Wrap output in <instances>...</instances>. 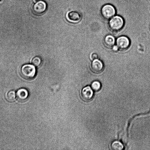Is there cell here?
<instances>
[{
	"instance_id": "6da1fadb",
	"label": "cell",
	"mask_w": 150,
	"mask_h": 150,
	"mask_svg": "<svg viewBox=\"0 0 150 150\" xmlns=\"http://www.w3.org/2000/svg\"><path fill=\"white\" fill-rule=\"evenodd\" d=\"M124 24L123 19L121 16L117 15L110 19L109 25L111 31L117 32L123 28Z\"/></svg>"
},
{
	"instance_id": "7a4b0ae2",
	"label": "cell",
	"mask_w": 150,
	"mask_h": 150,
	"mask_svg": "<svg viewBox=\"0 0 150 150\" xmlns=\"http://www.w3.org/2000/svg\"><path fill=\"white\" fill-rule=\"evenodd\" d=\"M20 73L21 76L24 79H31L36 75V68L34 65L30 64H25L21 67Z\"/></svg>"
},
{
	"instance_id": "3957f363",
	"label": "cell",
	"mask_w": 150,
	"mask_h": 150,
	"mask_svg": "<svg viewBox=\"0 0 150 150\" xmlns=\"http://www.w3.org/2000/svg\"><path fill=\"white\" fill-rule=\"evenodd\" d=\"M116 13L115 8L112 5L106 4L102 8L101 14L102 17L105 19H110L114 16Z\"/></svg>"
},
{
	"instance_id": "277c9868",
	"label": "cell",
	"mask_w": 150,
	"mask_h": 150,
	"mask_svg": "<svg viewBox=\"0 0 150 150\" xmlns=\"http://www.w3.org/2000/svg\"><path fill=\"white\" fill-rule=\"evenodd\" d=\"M130 41L127 37L123 36L118 37L116 40V44L118 49L121 50H125L129 47Z\"/></svg>"
},
{
	"instance_id": "5b68a950",
	"label": "cell",
	"mask_w": 150,
	"mask_h": 150,
	"mask_svg": "<svg viewBox=\"0 0 150 150\" xmlns=\"http://www.w3.org/2000/svg\"><path fill=\"white\" fill-rule=\"evenodd\" d=\"M46 4L44 2L40 1L36 2L32 7V11L33 13L37 15L44 13L46 10Z\"/></svg>"
},
{
	"instance_id": "8992f818",
	"label": "cell",
	"mask_w": 150,
	"mask_h": 150,
	"mask_svg": "<svg viewBox=\"0 0 150 150\" xmlns=\"http://www.w3.org/2000/svg\"><path fill=\"white\" fill-rule=\"evenodd\" d=\"M81 95L84 101H89L92 100L93 97V90L90 86H86L82 89Z\"/></svg>"
},
{
	"instance_id": "52a82bcc",
	"label": "cell",
	"mask_w": 150,
	"mask_h": 150,
	"mask_svg": "<svg viewBox=\"0 0 150 150\" xmlns=\"http://www.w3.org/2000/svg\"><path fill=\"white\" fill-rule=\"evenodd\" d=\"M66 17L68 21L73 23H78L81 19V16L80 14L75 11L68 12L66 15Z\"/></svg>"
},
{
	"instance_id": "ba28073f",
	"label": "cell",
	"mask_w": 150,
	"mask_h": 150,
	"mask_svg": "<svg viewBox=\"0 0 150 150\" xmlns=\"http://www.w3.org/2000/svg\"><path fill=\"white\" fill-rule=\"evenodd\" d=\"M91 67L93 72L95 73H99L103 71L104 65L102 62L97 59L94 60L91 64Z\"/></svg>"
},
{
	"instance_id": "9c48e42d",
	"label": "cell",
	"mask_w": 150,
	"mask_h": 150,
	"mask_svg": "<svg viewBox=\"0 0 150 150\" xmlns=\"http://www.w3.org/2000/svg\"><path fill=\"white\" fill-rule=\"evenodd\" d=\"M28 95L27 90L24 88H21L17 91L16 93L17 99L19 101H24L28 98Z\"/></svg>"
},
{
	"instance_id": "30bf717a",
	"label": "cell",
	"mask_w": 150,
	"mask_h": 150,
	"mask_svg": "<svg viewBox=\"0 0 150 150\" xmlns=\"http://www.w3.org/2000/svg\"><path fill=\"white\" fill-rule=\"evenodd\" d=\"M104 43L105 46L109 48H112L115 43V38L113 36L108 35L105 38Z\"/></svg>"
},
{
	"instance_id": "8fae6325",
	"label": "cell",
	"mask_w": 150,
	"mask_h": 150,
	"mask_svg": "<svg viewBox=\"0 0 150 150\" xmlns=\"http://www.w3.org/2000/svg\"><path fill=\"white\" fill-rule=\"evenodd\" d=\"M111 148L113 150H122L124 148L123 144L120 141L115 140L111 143Z\"/></svg>"
},
{
	"instance_id": "7c38bea8",
	"label": "cell",
	"mask_w": 150,
	"mask_h": 150,
	"mask_svg": "<svg viewBox=\"0 0 150 150\" xmlns=\"http://www.w3.org/2000/svg\"><path fill=\"white\" fill-rule=\"evenodd\" d=\"M16 94L14 91H9L6 96V99L10 102H14L15 100Z\"/></svg>"
},
{
	"instance_id": "4fadbf2b",
	"label": "cell",
	"mask_w": 150,
	"mask_h": 150,
	"mask_svg": "<svg viewBox=\"0 0 150 150\" xmlns=\"http://www.w3.org/2000/svg\"><path fill=\"white\" fill-rule=\"evenodd\" d=\"M91 86L93 91L95 92L99 91L101 88V84L98 81H96L93 82Z\"/></svg>"
},
{
	"instance_id": "5bb4252c",
	"label": "cell",
	"mask_w": 150,
	"mask_h": 150,
	"mask_svg": "<svg viewBox=\"0 0 150 150\" xmlns=\"http://www.w3.org/2000/svg\"><path fill=\"white\" fill-rule=\"evenodd\" d=\"M32 63L34 66L36 67H38L41 64V59L39 57H35L32 60Z\"/></svg>"
},
{
	"instance_id": "9a60e30c",
	"label": "cell",
	"mask_w": 150,
	"mask_h": 150,
	"mask_svg": "<svg viewBox=\"0 0 150 150\" xmlns=\"http://www.w3.org/2000/svg\"><path fill=\"white\" fill-rule=\"evenodd\" d=\"M91 57L92 59L94 60V59H98V56L97 54L94 53L92 55Z\"/></svg>"
},
{
	"instance_id": "2e32d148",
	"label": "cell",
	"mask_w": 150,
	"mask_h": 150,
	"mask_svg": "<svg viewBox=\"0 0 150 150\" xmlns=\"http://www.w3.org/2000/svg\"><path fill=\"white\" fill-rule=\"evenodd\" d=\"M112 48H113V50L115 51H117L118 49V47L117 46H114Z\"/></svg>"
},
{
	"instance_id": "e0dca14e",
	"label": "cell",
	"mask_w": 150,
	"mask_h": 150,
	"mask_svg": "<svg viewBox=\"0 0 150 150\" xmlns=\"http://www.w3.org/2000/svg\"><path fill=\"white\" fill-rule=\"evenodd\" d=\"M34 2L35 3L38 2V1H40V0H33Z\"/></svg>"
}]
</instances>
